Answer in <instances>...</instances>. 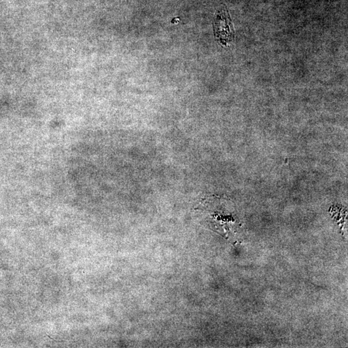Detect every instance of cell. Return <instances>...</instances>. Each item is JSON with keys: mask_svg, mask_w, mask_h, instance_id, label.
I'll return each instance as SVG.
<instances>
[{"mask_svg": "<svg viewBox=\"0 0 348 348\" xmlns=\"http://www.w3.org/2000/svg\"><path fill=\"white\" fill-rule=\"evenodd\" d=\"M216 40L222 46H227L234 40L235 31L228 9L224 7L218 12L214 23Z\"/></svg>", "mask_w": 348, "mask_h": 348, "instance_id": "cell-1", "label": "cell"}]
</instances>
